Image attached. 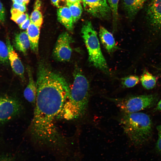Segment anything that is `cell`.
<instances>
[{"label": "cell", "instance_id": "cell-1", "mask_svg": "<svg viewBox=\"0 0 161 161\" xmlns=\"http://www.w3.org/2000/svg\"><path fill=\"white\" fill-rule=\"evenodd\" d=\"M37 79L36 100L30 127L32 141L54 156L60 155L68 146L55 120L69 96L70 88L63 76L44 64L39 65Z\"/></svg>", "mask_w": 161, "mask_h": 161}, {"label": "cell", "instance_id": "cell-2", "mask_svg": "<svg viewBox=\"0 0 161 161\" xmlns=\"http://www.w3.org/2000/svg\"><path fill=\"white\" fill-rule=\"evenodd\" d=\"M74 78L70 95L58 116L68 120L77 119L85 114L89 98V82L78 67L75 69Z\"/></svg>", "mask_w": 161, "mask_h": 161}, {"label": "cell", "instance_id": "cell-3", "mask_svg": "<svg viewBox=\"0 0 161 161\" xmlns=\"http://www.w3.org/2000/svg\"><path fill=\"white\" fill-rule=\"evenodd\" d=\"M123 113L120 123L131 141L136 146L148 142L152 134V122L149 116L142 112Z\"/></svg>", "mask_w": 161, "mask_h": 161}, {"label": "cell", "instance_id": "cell-4", "mask_svg": "<svg viewBox=\"0 0 161 161\" xmlns=\"http://www.w3.org/2000/svg\"><path fill=\"white\" fill-rule=\"evenodd\" d=\"M81 33L88 53L89 61L96 68L109 74V70L102 52L97 33L90 21L85 22Z\"/></svg>", "mask_w": 161, "mask_h": 161}, {"label": "cell", "instance_id": "cell-5", "mask_svg": "<svg viewBox=\"0 0 161 161\" xmlns=\"http://www.w3.org/2000/svg\"><path fill=\"white\" fill-rule=\"evenodd\" d=\"M156 98L155 95L151 94L113 99V100L123 113H134L151 107L156 103Z\"/></svg>", "mask_w": 161, "mask_h": 161}, {"label": "cell", "instance_id": "cell-6", "mask_svg": "<svg viewBox=\"0 0 161 161\" xmlns=\"http://www.w3.org/2000/svg\"><path fill=\"white\" fill-rule=\"evenodd\" d=\"M73 41L72 37L67 32H63L59 36L53 52L57 60L60 61L70 60L72 53L70 44Z\"/></svg>", "mask_w": 161, "mask_h": 161}, {"label": "cell", "instance_id": "cell-7", "mask_svg": "<svg viewBox=\"0 0 161 161\" xmlns=\"http://www.w3.org/2000/svg\"><path fill=\"white\" fill-rule=\"evenodd\" d=\"M21 109L18 100L9 97H0V123L11 119L18 114Z\"/></svg>", "mask_w": 161, "mask_h": 161}, {"label": "cell", "instance_id": "cell-8", "mask_svg": "<svg viewBox=\"0 0 161 161\" xmlns=\"http://www.w3.org/2000/svg\"><path fill=\"white\" fill-rule=\"evenodd\" d=\"M84 10L94 17L108 19L111 11L107 0H82Z\"/></svg>", "mask_w": 161, "mask_h": 161}, {"label": "cell", "instance_id": "cell-9", "mask_svg": "<svg viewBox=\"0 0 161 161\" xmlns=\"http://www.w3.org/2000/svg\"><path fill=\"white\" fill-rule=\"evenodd\" d=\"M149 23L154 29L161 31V0H151L147 9Z\"/></svg>", "mask_w": 161, "mask_h": 161}, {"label": "cell", "instance_id": "cell-10", "mask_svg": "<svg viewBox=\"0 0 161 161\" xmlns=\"http://www.w3.org/2000/svg\"><path fill=\"white\" fill-rule=\"evenodd\" d=\"M6 44L8 49L9 61L11 68L16 75L23 79L24 72V66L14 50L9 38H7Z\"/></svg>", "mask_w": 161, "mask_h": 161}, {"label": "cell", "instance_id": "cell-11", "mask_svg": "<svg viewBox=\"0 0 161 161\" xmlns=\"http://www.w3.org/2000/svg\"><path fill=\"white\" fill-rule=\"evenodd\" d=\"M99 35L101 43L108 52L112 53L117 49L112 34L102 26L100 27Z\"/></svg>", "mask_w": 161, "mask_h": 161}, {"label": "cell", "instance_id": "cell-12", "mask_svg": "<svg viewBox=\"0 0 161 161\" xmlns=\"http://www.w3.org/2000/svg\"><path fill=\"white\" fill-rule=\"evenodd\" d=\"M27 70L29 81L24 91V96L29 102L35 105L37 95L36 82L34 80L32 71L29 67H27Z\"/></svg>", "mask_w": 161, "mask_h": 161}, {"label": "cell", "instance_id": "cell-13", "mask_svg": "<svg viewBox=\"0 0 161 161\" xmlns=\"http://www.w3.org/2000/svg\"><path fill=\"white\" fill-rule=\"evenodd\" d=\"M58 19L68 30L72 31L74 22L71 12L67 6L59 8L57 10Z\"/></svg>", "mask_w": 161, "mask_h": 161}, {"label": "cell", "instance_id": "cell-14", "mask_svg": "<svg viewBox=\"0 0 161 161\" xmlns=\"http://www.w3.org/2000/svg\"><path fill=\"white\" fill-rule=\"evenodd\" d=\"M147 0H123L124 8L129 18L134 17Z\"/></svg>", "mask_w": 161, "mask_h": 161}, {"label": "cell", "instance_id": "cell-15", "mask_svg": "<svg viewBox=\"0 0 161 161\" xmlns=\"http://www.w3.org/2000/svg\"><path fill=\"white\" fill-rule=\"evenodd\" d=\"M40 27L31 22L26 30L30 43V48L31 50L35 53H37L38 51Z\"/></svg>", "mask_w": 161, "mask_h": 161}, {"label": "cell", "instance_id": "cell-16", "mask_svg": "<svg viewBox=\"0 0 161 161\" xmlns=\"http://www.w3.org/2000/svg\"><path fill=\"white\" fill-rule=\"evenodd\" d=\"M14 46L19 51L26 54L30 47V43L26 32L16 34L14 39Z\"/></svg>", "mask_w": 161, "mask_h": 161}, {"label": "cell", "instance_id": "cell-17", "mask_svg": "<svg viewBox=\"0 0 161 161\" xmlns=\"http://www.w3.org/2000/svg\"><path fill=\"white\" fill-rule=\"evenodd\" d=\"M41 2L36 0L34 9L31 13L30 20L31 23L40 27L43 22L42 15L40 11Z\"/></svg>", "mask_w": 161, "mask_h": 161}, {"label": "cell", "instance_id": "cell-18", "mask_svg": "<svg viewBox=\"0 0 161 161\" xmlns=\"http://www.w3.org/2000/svg\"><path fill=\"white\" fill-rule=\"evenodd\" d=\"M140 81L143 86L145 88L150 89L155 86L157 79L150 73L145 70L141 76Z\"/></svg>", "mask_w": 161, "mask_h": 161}, {"label": "cell", "instance_id": "cell-19", "mask_svg": "<svg viewBox=\"0 0 161 161\" xmlns=\"http://www.w3.org/2000/svg\"><path fill=\"white\" fill-rule=\"evenodd\" d=\"M66 5L71 12L75 23L79 19L82 13V8L80 2L72 3L67 2Z\"/></svg>", "mask_w": 161, "mask_h": 161}, {"label": "cell", "instance_id": "cell-20", "mask_svg": "<svg viewBox=\"0 0 161 161\" xmlns=\"http://www.w3.org/2000/svg\"><path fill=\"white\" fill-rule=\"evenodd\" d=\"M11 19L19 25L21 24L29 17L27 13H24L12 7L11 10Z\"/></svg>", "mask_w": 161, "mask_h": 161}, {"label": "cell", "instance_id": "cell-21", "mask_svg": "<svg viewBox=\"0 0 161 161\" xmlns=\"http://www.w3.org/2000/svg\"><path fill=\"white\" fill-rule=\"evenodd\" d=\"M122 83L125 88H131L138 83L139 78L137 76L131 75L123 78L122 79Z\"/></svg>", "mask_w": 161, "mask_h": 161}, {"label": "cell", "instance_id": "cell-22", "mask_svg": "<svg viewBox=\"0 0 161 161\" xmlns=\"http://www.w3.org/2000/svg\"><path fill=\"white\" fill-rule=\"evenodd\" d=\"M8 52L7 44L0 40V64L8 63Z\"/></svg>", "mask_w": 161, "mask_h": 161}, {"label": "cell", "instance_id": "cell-23", "mask_svg": "<svg viewBox=\"0 0 161 161\" xmlns=\"http://www.w3.org/2000/svg\"><path fill=\"white\" fill-rule=\"evenodd\" d=\"M112 14L113 20L115 22L118 19V4L119 0H107Z\"/></svg>", "mask_w": 161, "mask_h": 161}, {"label": "cell", "instance_id": "cell-24", "mask_svg": "<svg viewBox=\"0 0 161 161\" xmlns=\"http://www.w3.org/2000/svg\"><path fill=\"white\" fill-rule=\"evenodd\" d=\"M51 1L55 6L59 8L67 6V2L66 0H51Z\"/></svg>", "mask_w": 161, "mask_h": 161}, {"label": "cell", "instance_id": "cell-25", "mask_svg": "<svg viewBox=\"0 0 161 161\" xmlns=\"http://www.w3.org/2000/svg\"><path fill=\"white\" fill-rule=\"evenodd\" d=\"M158 131V139L156 145V149L158 154L161 157V132Z\"/></svg>", "mask_w": 161, "mask_h": 161}, {"label": "cell", "instance_id": "cell-26", "mask_svg": "<svg viewBox=\"0 0 161 161\" xmlns=\"http://www.w3.org/2000/svg\"><path fill=\"white\" fill-rule=\"evenodd\" d=\"M5 9L2 4L0 1V22H4L5 21Z\"/></svg>", "mask_w": 161, "mask_h": 161}, {"label": "cell", "instance_id": "cell-27", "mask_svg": "<svg viewBox=\"0 0 161 161\" xmlns=\"http://www.w3.org/2000/svg\"><path fill=\"white\" fill-rule=\"evenodd\" d=\"M13 7L18 10L24 13L26 10L25 5L21 4L13 3Z\"/></svg>", "mask_w": 161, "mask_h": 161}, {"label": "cell", "instance_id": "cell-28", "mask_svg": "<svg viewBox=\"0 0 161 161\" xmlns=\"http://www.w3.org/2000/svg\"><path fill=\"white\" fill-rule=\"evenodd\" d=\"M31 22L29 17H27V19L21 24L19 25V27L20 29L22 30H27Z\"/></svg>", "mask_w": 161, "mask_h": 161}, {"label": "cell", "instance_id": "cell-29", "mask_svg": "<svg viewBox=\"0 0 161 161\" xmlns=\"http://www.w3.org/2000/svg\"><path fill=\"white\" fill-rule=\"evenodd\" d=\"M13 3L18 4L25 5L22 0H12Z\"/></svg>", "mask_w": 161, "mask_h": 161}, {"label": "cell", "instance_id": "cell-30", "mask_svg": "<svg viewBox=\"0 0 161 161\" xmlns=\"http://www.w3.org/2000/svg\"><path fill=\"white\" fill-rule=\"evenodd\" d=\"M156 110L161 111V99L157 104Z\"/></svg>", "mask_w": 161, "mask_h": 161}, {"label": "cell", "instance_id": "cell-31", "mask_svg": "<svg viewBox=\"0 0 161 161\" xmlns=\"http://www.w3.org/2000/svg\"><path fill=\"white\" fill-rule=\"evenodd\" d=\"M67 2L70 3H74L77 2H81V0H66Z\"/></svg>", "mask_w": 161, "mask_h": 161}, {"label": "cell", "instance_id": "cell-32", "mask_svg": "<svg viewBox=\"0 0 161 161\" xmlns=\"http://www.w3.org/2000/svg\"><path fill=\"white\" fill-rule=\"evenodd\" d=\"M24 3L26 5V4H27L29 2L30 0H22Z\"/></svg>", "mask_w": 161, "mask_h": 161}, {"label": "cell", "instance_id": "cell-33", "mask_svg": "<svg viewBox=\"0 0 161 161\" xmlns=\"http://www.w3.org/2000/svg\"><path fill=\"white\" fill-rule=\"evenodd\" d=\"M0 161H11L6 158L0 160Z\"/></svg>", "mask_w": 161, "mask_h": 161}, {"label": "cell", "instance_id": "cell-34", "mask_svg": "<svg viewBox=\"0 0 161 161\" xmlns=\"http://www.w3.org/2000/svg\"><path fill=\"white\" fill-rule=\"evenodd\" d=\"M157 129L158 131L161 132V125L157 127Z\"/></svg>", "mask_w": 161, "mask_h": 161}, {"label": "cell", "instance_id": "cell-35", "mask_svg": "<svg viewBox=\"0 0 161 161\" xmlns=\"http://www.w3.org/2000/svg\"><path fill=\"white\" fill-rule=\"evenodd\" d=\"M82 1V0H81Z\"/></svg>", "mask_w": 161, "mask_h": 161}]
</instances>
